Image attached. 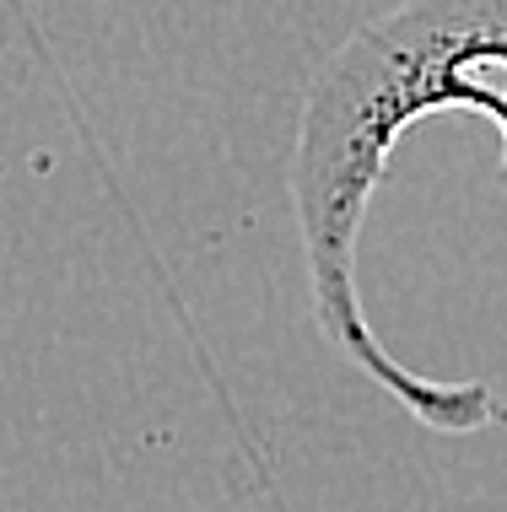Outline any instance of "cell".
Instances as JSON below:
<instances>
[{
  "label": "cell",
  "instance_id": "1",
  "mask_svg": "<svg viewBox=\"0 0 507 512\" xmlns=\"http://www.w3.org/2000/svg\"><path fill=\"white\" fill-rule=\"evenodd\" d=\"M507 33V0H400L362 22L308 87L292 146V211L319 335L410 421L464 437L497 421L486 383H443L405 367L362 308V227L394 141L421 119L475 114L486 60Z\"/></svg>",
  "mask_w": 507,
  "mask_h": 512
},
{
  "label": "cell",
  "instance_id": "2",
  "mask_svg": "<svg viewBox=\"0 0 507 512\" xmlns=\"http://www.w3.org/2000/svg\"><path fill=\"white\" fill-rule=\"evenodd\" d=\"M497 178H502V189H507V135H502V168H497Z\"/></svg>",
  "mask_w": 507,
  "mask_h": 512
}]
</instances>
